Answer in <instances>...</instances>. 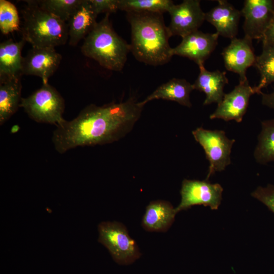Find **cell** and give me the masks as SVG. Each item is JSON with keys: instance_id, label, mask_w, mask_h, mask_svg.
<instances>
[{"instance_id": "cell-1", "label": "cell", "mask_w": 274, "mask_h": 274, "mask_svg": "<svg viewBox=\"0 0 274 274\" xmlns=\"http://www.w3.org/2000/svg\"><path fill=\"white\" fill-rule=\"evenodd\" d=\"M143 107L134 97L102 106L91 104L74 119L56 126L52 138L55 149L62 154L78 147L117 141L131 130Z\"/></svg>"}, {"instance_id": "cell-2", "label": "cell", "mask_w": 274, "mask_h": 274, "mask_svg": "<svg viewBox=\"0 0 274 274\" xmlns=\"http://www.w3.org/2000/svg\"><path fill=\"white\" fill-rule=\"evenodd\" d=\"M126 18L131 27L130 52L135 59L153 66L168 62L173 56V48L162 13L127 12Z\"/></svg>"}, {"instance_id": "cell-3", "label": "cell", "mask_w": 274, "mask_h": 274, "mask_svg": "<svg viewBox=\"0 0 274 274\" xmlns=\"http://www.w3.org/2000/svg\"><path fill=\"white\" fill-rule=\"evenodd\" d=\"M109 16L110 14H106L84 39L81 52L103 67L120 72L126 62L130 47L115 31Z\"/></svg>"}, {"instance_id": "cell-4", "label": "cell", "mask_w": 274, "mask_h": 274, "mask_svg": "<svg viewBox=\"0 0 274 274\" xmlns=\"http://www.w3.org/2000/svg\"><path fill=\"white\" fill-rule=\"evenodd\" d=\"M22 10V39L32 47L55 48L68 40L67 23L42 8L37 1H25Z\"/></svg>"}, {"instance_id": "cell-5", "label": "cell", "mask_w": 274, "mask_h": 274, "mask_svg": "<svg viewBox=\"0 0 274 274\" xmlns=\"http://www.w3.org/2000/svg\"><path fill=\"white\" fill-rule=\"evenodd\" d=\"M20 108L38 123L54 124L56 126L65 119L63 118L64 100L57 90L48 82L28 96L22 98Z\"/></svg>"}, {"instance_id": "cell-6", "label": "cell", "mask_w": 274, "mask_h": 274, "mask_svg": "<svg viewBox=\"0 0 274 274\" xmlns=\"http://www.w3.org/2000/svg\"><path fill=\"white\" fill-rule=\"evenodd\" d=\"M98 242L109 251L120 264H129L141 256L135 242L130 237L125 226L117 222L104 221L98 226Z\"/></svg>"}, {"instance_id": "cell-7", "label": "cell", "mask_w": 274, "mask_h": 274, "mask_svg": "<svg viewBox=\"0 0 274 274\" xmlns=\"http://www.w3.org/2000/svg\"><path fill=\"white\" fill-rule=\"evenodd\" d=\"M192 134L204 150L210 165L206 180L217 172L224 170L231 163L230 154L235 140L229 139L224 130L198 127Z\"/></svg>"}, {"instance_id": "cell-8", "label": "cell", "mask_w": 274, "mask_h": 274, "mask_svg": "<svg viewBox=\"0 0 274 274\" xmlns=\"http://www.w3.org/2000/svg\"><path fill=\"white\" fill-rule=\"evenodd\" d=\"M223 191L219 184H212L207 180L184 179L180 191L181 200L175 210L178 213L195 205H203L212 210H217L221 202Z\"/></svg>"}, {"instance_id": "cell-9", "label": "cell", "mask_w": 274, "mask_h": 274, "mask_svg": "<svg viewBox=\"0 0 274 274\" xmlns=\"http://www.w3.org/2000/svg\"><path fill=\"white\" fill-rule=\"evenodd\" d=\"M241 11L245 37L261 41L274 18V0H245Z\"/></svg>"}, {"instance_id": "cell-10", "label": "cell", "mask_w": 274, "mask_h": 274, "mask_svg": "<svg viewBox=\"0 0 274 274\" xmlns=\"http://www.w3.org/2000/svg\"><path fill=\"white\" fill-rule=\"evenodd\" d=\"M168 13L170 22L167 27L171 37L183 38L198 30L205 20V13L198 0H184L180 4H174Z\"/></svg>"}, {"instance_id": "cell-11", "label": "cell", "mask_w": 274, "mask_h": 274, "mask_svg": "<svg viewBox=\"0 0 274 274\" xmlns=\"http://www.w3.org/2000/svg\"><path fill=\"white\" fill-rule=\"evenodd\" d=\"M254 94H256L255 90L250 85L248 81L239 82L232 91L225 94L216 109L210 115V118L241 122L247 112L250 98Z\"/></svg>"}, {"instance_id": "cell-12", "label": "cell", "mask_w": 274, "mask_h": 274, "mask_svg": "<svg viewBox=\"0 0 274 274\" xmlns=\"http://www.w3.org/2000/svg\"><path fill=\"white\" fill-rule=\"evenodd\" d=\"M221 55L227 70L237 74L239 82L248 81L246 76L247 69L254 65L256 57L252 45V40L248 37L231 40Z\"/></svg>"}, {"instance_id": "cell-13", "label": "cell", "mask_w": 274, "mask_h": 274, "mask_svg": "<svg viewBox=\"0 0 274 274\" xmlns=\"http://www.w3.org/2000/svg\"><path fill=\"white\" fill-rule=\"evenodd\" d=\"M219 36L216 32L193 31L183 37L181 43L173 48V55L187 57L198 65L204 64L215 49Z\"/></svg>"}, {"instance_id": "cell-14", "label": "cell", "mask_w": 274, "mask_h": 274, "mask_svg": "<svg viewBox=\"0 0 274 274\" xmlns=\"http://www.w3.org/2000/svg\"><path fill=\"white\" fill-rule=\"evenodd\" d=\"M62 59L55 48L32 47L23 58L22 75L40 77L43 83L57 70Z\"/></svg>"}, {"instance_id": "cell-15", "label": "cell", "mask_w": 274, "mask_h": 274, "mask_svg": "<svg viewBox=\"0 0 274 274\" xmlns=\"http://www.w3.org/2000/svg\"><path fill=\"white\" fill-rule=\"evenodd\" d=\"M217 2L216 6L205 13V20L214 26L219 36L232 40L237 35L241 11L226 0Z\"/></svg>"}, {"instance_id": "cell-16", "label": "cell", "mask_w": 274, "mask_h": 274, "mask_svg": "<svg viewBox=\"0 0 274 274\" xmlns=\"http://www.w3.org/2000/svg\"><path fill=\"white\" fill-rule=\"evenodd\" d=\"M97 15L90 0L81 1L67 22L70 45L75 46L87 37L97 24Z\"/></svg>"}, {"instance_id": "cell-17", "label": "cell", "mask_w": 274, "mask_h": 274, "mask_svg": "<svg viewBox=\"0 0 274 274\" xmlns=\"http://www.w3.org/2000/svg\"><path fill=\"white\" fill-rule=\"evenodd\" d=\"M198 67L199 75L192 84L194 90L205 93L203 105L219 104L225 94L224 86L228 83L226 72L219 70L209 71L204 67V64L199 65Z\"/></svg>"}, {"instance_id": "cell-18", "label": "cell", "mask_w": 274, "mask_h": 274, "mask_svg": "<svg viewBox=\"0 0 274 274\" xmlns=\"http://www.w3.org/2000/svg\"><path fill=\"white\" fill-rule=\"evenodd\" d=\"M26 41L8 39L0 44V83L21 78L23 57L21 51Z\"/></svg>"}, {"instance_id": "cell-19", "label": "cell", "mask_w": 274, "mask_h": 274, "mask_svg": "<svg viewBox=\"0 0 274 274\" xmlns=\"http://www.w3.org/2000/svg\"><path fill=\"white\" fill-rule=\"evenodd\" d=\"M176 212L167 201H153L147 206L142 225L148 231L165 232L174 221Z\"/></svg>"}, {"instance_id": "cell-20", "label": "cell", "mask_w": 274, "mask_h": 274, "mask_svg": "<svg viewBox=\"0 0 274 274\" xmlns=\"http://www.w3.org/2000/svg\"><path fill=\"white\" fill-rule=\"evenodd\" d=\"M194 90L192 84L183 79L173 78L161 85L144 100L139 102L144 107L147 102L155 99H164L177 102L190 108V94Z\"/></svg>"}, {"instance_id": "cell-21", "label": "cell", "mask_w": 274, "mask_h": 274, "mask_svg": "<svg viewBox=\"0 0 274 274\" xmlns=\"http://www.w3.org/2000/svg\"><path fill=\"white\" fill-rule=\"evenodd\" d=\"M21 78L0 83V124L7 121L20 108L22 99Z\"/></svg>"}, {"instance_id": "cell-22", "label": "cell", "mask_w": 274, "mask_h": 274, "mask_svg": "<svg viewBox=\"0 0 274 274\" xmlns=\"http://www.w3.org/2000/svg\"><path fill=\"white\" fill-rule=\"evenodd\" d=\"M261 124L254 157L257 163L265 164L274 161V118L263 120Z\"/></svg>"}, {"instance_id": "cell-23", "label": "cell", "mask_w": 274, "mask_h": 274, "mask_svg": "<svg viewBox=\"0 0 274 274\" xmlns=\"http://www.w3.org/2000/svg\"><path fill=\"white\" fill-rule=\"evenodd\" d=\"M254 66L260 78L258 84L253 88L255 93L261 94L262 89L274 83V45L262 44V52L257 56Z\"/></svg>"}, {"instance_id": "cell-24", "label": "cell", "mask_w": 274, "mask_h": 274, "mask_svg": "<svg viewBox=\"0 0 274 274\" xmlns=\"http://www.w3.org/2000/svg\"><path fill=\"white\" fill-rule=\"evenodd\" d=\"M174 5L170 0H118V10L127 12H168Z\"/></svg>"}, {"instance_id": "cell-25", "label": "cell", "mask_w": 274, "mask_h": 274, "mask_svg": "<svg viewBox=\"0 0 274 274\" xmlns=\"http://www.w3.org/2000/svg\"><path fill=\"white\" fill-rule=\"evenodd\" d=\"M20 18L16 6L11 2L0 0V30L3 35L20 30Z\"/></svg>"}, {"instance_id": "cell-26", "label": "cell", "mask_w": 274, "mask_h": 274, "mask_svg": "<svg viewBox=\"0 0 274 274\" xmlns=\"http://www.w3.org/2000/svg\"><path fill=\"white\" fill-rule=\"evenodd\" d=\"M81 1L41 0L37 1V2L42 8L67 23Z\"/></svg>"}, {"instance_id": "cell-27", "label": "cell", "mask_w": 274, "mask_h": 274, "mask_svg": "<svg viewBox=\"0 0 274 274\" xmlns=\"http://www.w3.org/2000/svg\"><path fill=\"white\" fill-rule=\"evenodd\" d=\"M251 196L263 203L274 213V185L267 184L265 187L258 186L251 193Z\"/></svg>"}, {"instance_id": "cell-28", "label": "cell", "mask_w": 274, "mask_h": 274, "mask_svg": "<svg viewBox=\"0 0 274 274\" xmlns=\"http://www.w3.org/2000/svg\"><path fill=\"white\" fill-rule=\"evenodd\" d=\"M94 11L98 15L116 12L118 10V0H90Z\"/></svg>"}, {"instance_id": "cell-29", "label": "cell", "mask_w": 274, "mask_h": 274, "mask_svg": "<svg viewBox=\"0 0 274 274\" xmlns=\"http://www.w3.org/2000/svg\"><path fill=\"white\" fill-rule=\"evenodd\" d=\"M262 44L274 45V18L261 40Z\"/></svg>"}, {"instance_id": "cell-30", "label": "cell", "mask_w": 274, "mask_h": 274, "mask_svg": "<svg viewBox=\"0 0 274 274\" xmlns=\"http://www.w3.org/2000/svg\"><path fill=\"white\" fill-rule=\"evenodd\" d=\"M261 102L263 105L274 109V88L272 92L264 93L262 92Z\"/></svg>"}]
</instances>
